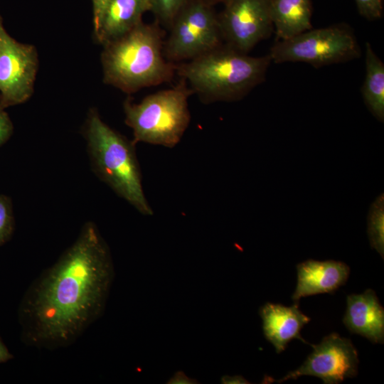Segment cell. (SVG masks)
<instances>
[{
    "instance_id": "6da1fadb",
    "label": "cell",
    "mask_w": 384,
    "mask_h": 384,
    "mask_svg": "<svg viewBox=\"0 0 384 384\" xmlns=\"http://www.w3.org/2000/svg\"><path fill=\"white\" fill-rule=\"evenodd\" d=\"M114 276L110 248L87 222L26 291L19 309L24 342L48 350L73 344L103 314Z\"/></svg>"
},
{
    "instance_id": "7a4b0ae2",
    "label": "cell",
    "mask_w": 384,
    "mask_h": 384,
    "mask_svg": "<svg viewBox=\"0 0 384 384\" xmlns=\"http://www.w3.org/2000/svg\"><path fill=\"white\" fill-rule=\"evenodd\" d=\"M163 33L158 23L142 21L124 35L103 45V81L122 92L138 90L170 82L176 64L163 53Z\"/></svg>"
},
{
    "instance_id": "3957f363",
    "label": "cell",
    "mask_w": 384,
    "mask_h": 384,
    "mask_svg": "<svg viewBox=\"0 0 384 384\" xmlns=\"http://www.w3.org/2000/svg\"><path fill=\"white\" fill-rule=\"evenodd\" d=\"M271 62L269 55L253 57L220 45L194 59L176 64V73L204 102L233 101L263 81Z\"/></svg>"
},
{
    "instance_id": "277c9868",
    "label": "cell",
    "mask_w": 384,
    "mask_h": 384,
    "mask_svg": "<svg viewBox=\"0 0 384 384\" xmlns=\"http://www.w3.org/2000/svg\"><path fill=\"white\" fill-rule=\"evenodd\" d=\"M83 135L95 175L142 215H153L143 190L136 144L108 126L94 108L87 114Z\"/></svg>"
},
{
    "instance_id": "5b68a950",
    "label": "cell",
    "mask_w": 384,
    "mask_h": 384,
    "mask_svg": "<svg viewBox=\"0 0 384 384\" xmlns=\"http://www.w3.org/2000/svg\"><path fill=\"white\" fill-rule=\"evenodd\" d=\"M193 93L181 78L176 86L152 93L139 103H134L127 97L123 108L125 123L133 132L132 141L135 144L175 146L189 125L188 100Z\"/></svg>"
},
{
    "instance_id": "8992f818",
    "label": "cell",
    "mask_w": 384,
    "mask_h": 384,
    "mask_svg": "<svg viewBox=\"0 0 384 384\" xmlns=\"http://www.w3.org/2000/svg\"><path fill=\"white\" fill-rule=\"evenodd\" d=\"M360 54L352 29L339 23L277 40L268 55L275 63L301 62L319 68L353 60Z\"/></svg>"
},
{
    "instance_id": "52a82bcc",
    "label": "cell",
    "mask_w": 384,
    "mask_h": 384,
    "mask_svg": "<svg viewBox=\"0 0 384 384\" xmlns=\"http://www.w3.org/2000/svg\"><path fill=\"white\" fill-rule=\"evenodd\" d=\"M213 6L204 0H188L180 9L164 41L163 53L168 61H188L222 45Z\"/></svg>"
},
{
    "instance_id": "ba28073f",
    "label": "cell",
    "mask_w": 384,
    "mask_h": 384,
    "mask_svg": "<svg viewBox=\"0 0 384 384\" xmlns=\"http://www.w3.org/2000/svg\"><path fill=\"white\" fill-rule=\"evenodd\" d=\"M38 68L36 47L12 38L0 16V107L22 104L32 96Z\"/></svg>"
},
{
    "instance_id": "9c48e42d",
    "label": "cell",
    "mask_w": 384,
    "mask_h": 384,
    "mask_svg": "<svg viewBox=\"0 0 384 384\" xmlns=\"http://www.w3.org/2000/svg\"><path fill=\"white\" fill-rule=\"evenodd\" d=\"M223 4L218 21L228 46L248 53L273 31L270 0H226Z\"/></svg>"
},
{
    "instance_id": "30bf717a",
    "label": "cell",
    "mask_w": 384,
    "mask_h": 384,
    "mask_svg": "<svg viewBox=\"0 0 384 384\" xmlns=\"http://www.w3.org/2000/svg\"><path fill=\"white\" fill-rule=\"evenodd\" d=\"M311 346L313 351L302 365L277 383L311 375L321 378L325 384H336L357 375L358 353L350 339L332 333Z\"/></svg>"
},
{
    "instance_id": "8fae6325",
    "label": "cell",
    "mask_w": 384,
    "mask_h": 384,
    "mask_svg": "<svg viewBox=\"0 0 384 384\" xmlns=\"http://www.w3.org/2000/svg\"><path fill=\"white\" fill-rule=\"evenodd\" d=\"M297 283L292 299L294 304L302 297L317 294H332L343 285L350 268L344 262L334 260H307L297 265Z\"/></svg>"
},
{
    "instance_id": "7c38bea8",
    "label": "cell",
    "mask_w": 384,
    "mask_h": 384,
    "mask_svg": "<svg viewBox=\"0 0 384 384\" xmlns=\"http://www.w3.org/2000/svg\"><path fill=\"white\" fill-rule=\"evenodd\" d=\"M343 322L351 333L366 337L374 343H383L384 309L370 289L346 297Z\"/></svg>"
},
{
    "instance_id": "4fadbf2b",
    "label": "cell",
    "mask_w": 384,
    "mask_h": 384,
    "mask_svg": "<svg viewBox=\"0 0 384 384\" xmlns=\"http://www.w3.org/2000/svg\"><path fill=\"white\" fill-rule=\"evenodd\" d=\"M265 338L282 353L287 343L297 338L308 343L300 336V331L311 320L298 308L297 304L286 306L280 304L266 303L260 310Z\"/></svg>"
},
{
    "instance_id": "5bb4252c",
    "label": "cell",
    "mask_w": 384,
    "mask_h": 384,
    "mask_svg": "<svg viewBox=\"0 0 384 384\" xmlns=\"http://www.w3.org/2000/svg\"><path fill=\"white\" fill-rule=\"evenodd\" d=\"M147 11L146 0H109L94 33L95 39L103 46L118 38L140 23Z\"/></svg>"
},
{
    "instance_id": "9a60e30c",
    "label": "cell",
    "mask_w": 384,
    "mask_h": 384,
    "mask_svg": "<svg viewBox=\"0 0 384 384\" xmlns=\"http://www.w3.org/2000/svg\"><path fill=\"white\" fill-rule=\"evenodd\" d=\"M270 13L277 40L312 28L311 0H270Z\"/></svg>"
},
{
    "instance_id": "2e32d148",
    "label": "cell",
    "mask_w": 384,
    "mask_h": 384,
    "mask_svg": "<svg viewBox=\"0 0 384 384\" xmlns=\"http://www.w3.org/2000/svg\"><path fill=\"white\" fill-rule=\"evenodd\" d=\"M366 75L362 87L364 102L380 122L384 120V64L369 43H366Z\"/></svg>"
},
{
    "instance_id": "e0dca14e",
    "label": "cell",
    "mask_w": 384,
    "mask_h": 384,
    "mask_svg": "<svg viewBox=\"0 0 384 384\" xmlns=\"http://www.w3.org/2000/svg\"><path fill=\"white\" fill-rule=\"evenodd\" d=\"M368 233L370 245L383 258L384 255V213L383 195L371 205L368 217Z\"/></svg>"
},
{
    "instance_id": "ac0fdd59",
    "label": "cell",
    "mask_w": 384,
    "mask_h": 384,
    "mask_svg": "<svg viewBox=\"0 0 384 384\" xmlns=\"http://www.w3.org/2000/svg\"><path fill=\"white\" fill-rule=\"evenodd\" d=\"M188 0H146L149 11L156 18L158 23L170 27L175 16Z\"/></svg>"
},
{
    "instance_id": "d6986e66",
    "label": "cell",
    "mask_w": 384,
    "mask_h": 384,
    "mask_svg": "<svg viewBox=\"0 0 384 384\" xmlns=\"http://www.w3.org/2000/svg\"><path fill=\"white\" fill-rule=\"evenodd\" d=\"M15 220L12 202L6 195H0V246L6 242L12 236Z\"/></svg>"
},
{
    "instance_id": "ffe728a7",
    "label": "cell",
    "mask_w": 384,
    "mask_h": 384,
    "mask_svg": "<svg viewBox=\"0 0 384 384\" xmlns=\"http://www.w3.org/2000/svg\"><path fill=\"white\" fill-rule=\"evenodd\" d=\"M359 14L368 20H376L383 15V0H354Z\"/></svg>"
},
{
    "instance_id": "44dd1931",
    "label": "cell",
    "mask_w": 384,
    "mask_h": 384,
    "mask_svg": "<svg viewBox=\"0 0 384 384\" xmlns=\"http://www.w3.org/2000/svg\"><path fill=\"white\" fill-rule=\"evenodd\" d=\"M13 132L14 125L9 114L0 107V146L9 139Z\"/></svg>"
},
{
    "instance_id": "7402d4cb",
    "label": "cell",
    "mask_w": 384,
    "mask_h": 384,
    "mask_svg": "<svg viewBox=\"0 0 384 384\" xmlns=\"http://www.w3.org/2000/svg\"><path fill=\"white\" fill-rule=\"evenodd\" d=\"M109 0H92V22L94 33L97 31L103 12Z\"/></svg>"
},
{
    "instance_id": "603a6c76",
    "label": "cell",
    "mask_w": 384,
    "mask_h": 384,
    "mask_svg": "<svg viewBox=\"0 0 384 384\" xmlns=\"http://www.w3.org/2000/svg\"><path fill=\"white\" fill-rule=\"evenodd\" d=\"M169 383L190 384L196 383V380H193L186 375L182 371L177 372L168 382Z\"/></svg>"
},
{
    "instance_id": "cb8c5ba5",
    "label": "cell",
    "mask_w": 384,
    "mask_h": 384,
    "mask_svg": "<svg viewBox=\"0 0 384 384\" xmlns=\"http://www.w3.org/2000/svg\"><path fill=\"white\" fill-rule=\"evenodd\" d=\"M12 358V354L0 338V363H6Z\"/></svg>"
},
{
    "instance_id": "d4e9b609",
    "label": "cell",
    "mask_w": 384,
    "mask_h": 384,
    "mask_svg": "<svg viewBox=\"0 0 384 384\" xmlns=\"http://www.w3.org/2000/svg\"><path fill=\"white\" fill-rule=\"evenodd\" d=\"M221 381L223 383H249V382L241 375H225L221 378Z\"/></svg>"
},
{
    "instance_id": "484cf974",
    "label": "cell",
    "mask_w": 384,
    "mask_h": 384,
    "mask_svg": "<svg viewBox=\"0 0 384 384\" xmlns=\"http://www.w3.org/2000/svg\"><path fill=\"white\" fill-rule=\"evenodd\" d=\"M213 5H215V4L218 3H224L226 0H204Z\"/></svg>"
}]
</instances>
